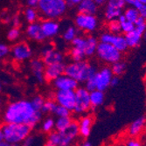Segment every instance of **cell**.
Segmentation results:
<instances>
[{
	"mask_svg": "<svg viewBox=\"0 0 146 146\" xmlns=\"http://www.w3.org/2000/svg\"><path fill=\"white\" fill-rule=\"evenodd\" d=\"M79 123V133L84 137H88L90 135L91 127L93 124V118L90 115L84 116L81 119Z\"/></svg>",
	"mask_w": 146,
	"mask_h": 146,
	"instance_id": "ac0fdd59",
	"label": "cell"
},
{
	"mask_svg": "<svg viewBox=\"0 0 146 146\" xmlns=\"http://www.w3.org/2000/svg\"><path fill=\"white\" fill-rule=\"evenodd\" d=\"M54 87L58 90H74L75 91L78 88V82L75 80L63 74L57 78L54 82Z\"/></svg>",
	"mask_w": 146,
	"mask_h": 146,
	"instance_id": "4fadbf2b",
	"label": "cell"
},
{
	"mask_svg": "<svg viewBox=\"0 0 146 146\" xmlns=\"http://www.w3.org/2000/svg\"><path fill=\"white\" fill-rule=\"evenodd\" d=\"M56 106H57V103L54 101H52V100L45 101L41 112L42 113H54L56 109Z\"/></svg>",
	"mask_w": 146,
	"mask_h": 146,
	"instance_id": "4dcf8cb0",
	"label": "cell"
},
{
	"mask_svg": "<svg viewBox=\"0 0 146 146\" xmlns=\"http://www.w3.org/2000/svg\"><path fill=\"white\" fill-rule=\"evenodd\" d=\"M55 127V122L52 118H46L42 123V129L44 132H52V129Z\"/></svg>",
	"mask_w": 146,
	"mask_h": 146,
	"instance_id": "d590c367",
	"label": "cell"
},
{
	"mask_svg": "<svg viewBox=\"0 0 146 146\" xmlns=\"http://www.w3.org/2000/svg\"><path fill=\"white\" fill-rule=\"evenodd\" d=\"M110 45H112L114 47H115L120 52L126 51L128 48V46H127V43L125 41L124 37L120 36V35H114L113 34Z\"/></svg>",
	"mask_w": 146,
	"mask_h": 146,
	"instance_id": "cb8c5ba5",
	"label": "cell"
},
{
	"mask_svg": "<svg viewBox=\"0 0 146 146\" xmlns=\"http://www.w3.org/2000/svg\"><path fill=\"white\" fill-rule=\"evenodd\" d=\"M95 3H96V5L98 6V5H103V4L105 3V1H104V0H95Z\"/></svg>",
	"mask_w": 146,
	"mask_h": 146,
	"instance_id": "11a10c76",
	"label": "cell"
},
{
	"mask_svg": "<svg viewBox=\"0 0 146 146\" xmlns=\"http://www.w3.org/2000/svg\"><path fill=\"white\" fill-rule=\"evenodd\" d=\"M25 18L28 23H35L38 18V12L34 8L27 7L25 10Z\"/></svg>",
	"mask_w": 146,
	"mask_h": 146,
	"instance_id": "4316f807",
	"label": "cell"
},
{
	"mask_svg": "<svg viewBox=\"0 0 146 146\" xmlns=\"http://www.w3.org/2000/svg\"><path fill=\"white\" fill-rule=\"evenodd\" d=\"M135 25V27H137V26H140V25H146V19L142 18V17H138V19L136 20V22L134 23Z\"/></svg>",
	"mask_w": 146,
	"mask_h": 146,
	"instance_id": "c3c4849f",
	"label": "cell"
},
{
	"mask_svg": "<svg viewBox=\"0 0 146 146\" xmlns=\"http://www.w3.org/2000/svg\"><path fill=\"white\" fill-rule=\"evenodd\" d=\"M75 25L79 29L92 32L97 27V19L93 15L79 14L75 17Z\"/></svg>",
	"mask_w": 146,
	"mask_h": 146,
	"instance_id": "30bf717a",
	"label": "cell"
},
{
	"mask_svg": "<svg viewBox=\"0 0 146 146\" xmlns=\"http://www.w3.org/2000/svg\"><path fill=\"white\" fill-rule=\"evenodd\" d=\"M4 141V134H3V131L2 129L0 128V143Z\"/></svg>",
	"mask_w": 146,
	"mask_h": 146,
	"instance_id": "9f6ffc18",
	"label": "cell"
},
{
	"mask_svg": "<svg viewBox=\"0 0 146 146\" xmlns=\"http://www.w3.org/2000/svg\"><path fill=\"white\" fill-rule=\"evenodd\" d=\"M19 34H20L19 30L18 28H16V27H13L8 32L7 38L9 39L10 41H13V40H15V39H17L19 37Z\"/></svg>",
	"mask_w": 146,
	"mask_h": 146,
	"instance_id": "ab89813d",
	"label": "cell"
},
{
	"mask_svg": "<svg viewBox=\"0 0 146 146\" xmlns=\"http://www.w3.org/2000/svg\"><path fill=\"white\" fill-rule=\"evenodd\" d=\"M33 144V137L31 136L26 137L22 143V146H32Z\"/></svg>",
	"mask_w": 146,
	"mask_h": 146,
	"instance_id": "f6af8a7d",
	"label": "cell"
},
{
	"mask_svg": "<svg viewBox=\"0 0 146 146\" xmlns=\"http://www.w3.org/2000/svg\"><path fill=\"white\" fill-rule=\"evenodd\" d=\"M4 134V141L11 143L19 144L30 136L32 128L25 124L5 123L2 127Z\"/></svg>",
	"mask_w": 146,
	"mask_h": 146,
	"instance_id": "3957f363",
	"label": "cell"
},
{
	"mask_svg": "<svg viewBox=\"0 0 146 146\" xmlns=\"http://www.w3.org/2000/svg\"><path fill=\"white\" fill-rule=\"evenodd\" d=\"M73 46L75 48H79L84 51L85 52V46H86V38H82V37H76L74 40L72 41Z\"/></svg>",
	"mask_w": 146,
	"mask_h": 146,
	"instance_id": "74e56055",
	"label": "cell"
},
{
	"mask_svg": "<svg viewBox=\"0 0 146 146\" xmlns=\"http://www.w3.org/2000/svg\"><path fill=\"white\" fill-rule=\"evenodd\" d=\"M112 75L113 74L110 68H103L101 71L97 72L93 77L96 82V90L103 92L107 89L110 86Z\"/></svg>",
	"mask_w": 146,
	"mask_h": 146,
	"instance_id": "ba28073f",
	"label": "cell"
},
{
	"mask_svg": "<svg viewBox=\"0 0 146 146\" xmlns=\"http://www.w3.org/2000/svg\"><path fill=\"white\" fill-rule=\"evenodd\" d=\"M127 146H141V143L136 140H129L127 143Z\"/></svg>",
	"mask_w": 146,
	"mask_h": 146,
	"instance_id": "f907efd6",
	"label": "cell"
},
{
	"mask_svg": "<svg viewBox=\"0 0 146 146\" xmlns=\"http://www.w3.org/2000/svg\"><path fill=\"white\" fill-rule=\"evenodd\" d=\"M145 123H146V118L144 116H141V117L137 118V120H135L130 124V126L129 128V134L131 137H135V136L138 135L143 130V129L145 125Z\"/></svg>",
	"mask_w": 146,
	"mask_h": 146,
	"instance_id": "44dd1931",
	"label": "cell"
},
{
	"mask_svg": "<svg viewBox=\"0 0 146 146\" xmlns=\"http://www.w3.org/2000/svg\"><path fill=\"white\" fill-rule=\"evenodd\" d=\"M140 2H141V4H143V5H146V0H140Z\"/></svg>",
	"mask_w": 146,
	"mask_h": 146,
	"instance_id": "91938a15",
	"label": "cell"
},
{
	"mask_svg": "<svg viewBox=\"0 0 146 146\" xmlns=\"http://www.w3.org/2000/svg\"><path fill=\"white\" fill-rule=\"evenodd\" d=\"M65 68H66V65L63 62L46 66L45 71H44L45 80L48 82H51V81L54 82L57 78L64 74Z\"/></svg>",
	"mask_w": 146,
	"mask_h": 146,
	"instance_id": "7c38bea8",
	"label": "cell"
},
{
	"mask_svg": "<svg viewBox=\"0 0 146 146\" xmlns=\"http://www.w3.org/2000/svg\"><path fill=\"white\" fill-rule=\"evenodd\" d=\"M119 83V78L117 76H113L110 82V86L111 87H115Z\"/></svg>",
	"mask_w": 146,
	"mask_h": 146,
	"instance_id": "681fc988",
	"label": "cell"
},
{
	"mask_svg": "<svg viewBox=\"0 0 146 146\" xmlns=\"http://www.w3.org/2000/svg\"><path fill=\"white\" fill-rule=\"evenodd\" d=\"M47 142L54 146H58L60 142V135L58 131H52L47 137Z\"/></svg>",
	"mask_w": 146,
	"mask_h": 146,
	"instance_id": "1f68e13d",
	"label": "cell"
},
{
	"mask_svg": "<svg viewBox=\"0 0 146 146\" xmlns=\"http://www.w3.org/2000/svg\"><path fill=\"white\" fill-rule=\"evenodd\" d=\"M141 38H142V36L139 35L135 30L129 33L125 34V36H124L128 47H137L140 44Z\"/></svg>",
	"mask_w": 146,
	"mask_h": 146,
	"instance_id": "603a6c76",
	"label": "cell"
},
{
	"mask_svg": "<svg viewBox=\"0 0 146 146\" xmlns=\"http://www.w3.org/2000/svg\"><path fill=\"white\" fill-rule=\"evenodd\" d=\"M41 29L46 38H52L56 36L60 32V25L51 19H46L40 23Z\"/></svg>",
	"mask_w": 146,
	"mask_h": 146,
	"instance_id": "9a60e30c",
	"label": "cell"
},
{
	"mask_svg": "<svg viewBox=\"0 0 146 146\" xmlns=\"http://www.w3.org/2000/svg\"><path fill=\"white\" fill-rule=\"evenodd\" d=\"M96 54L99 58L108 63H116L121 60V52L110 44L100 43L97 46Z\"/></svg>",
	"mask_w": 146,
	"mask_h": 146,
	"instance_id": "5b68a950",
	"label": "cell"
},
{
	"mask_svg": "<svg viewBox=\"0 0 146 146\" xmlns=\"http://www.w3.org/2000/svg\"><path fill=\"white\" fill-rule=\"evenodd\" d=\"M104 101V94L102 91L95 90L93 92H90V103L91 107H98L102 105Z\"/></svg>",
	"mask_w": 146,
	"mask_h": 146,
	"instance_id": "d4e9b609",
	"label": "cell"
},
{
	"mask_svg": "<svg viewBox=\"0 0 146 146\" xmlns=\"http://www.w3.org/2000/svg\"><path fill=\"white\" fill-rule=\"evenodd\" d=\"M0 146H19L18 144H11V143H9L5 141H3L0 143Z\"/></svg>",
	"mask_w": 146,
	"mask_h": 146,
	"instance_id": "f5cc1de1",
	"label": "cell"
},
{
	"mask_svg": "<svg viewBox=\"0 0 146 146\" xmlns=\"http://www.w3.org/2000/svg\"><path fill=\"white\" fill-rule=\"evenodd\" d=\"M126 68V66L123 62H116V63H114L112 68H111V71H112V74H115V75H121L122 74H123L124 70Z\"/></svg>",
	"mask_w": 146,
	"mask_h": 146,
	"instance_id": "d6a6232c",
	"label": "cell"
},
{
	"mask_svg": "<svg viewBox=\"0 0 146 146\" xmlns=\"http://www.w3.org/2000/svg\"><path fill=\"white\" fill-rule=\"evenodd\" d=\"M79 134V123L73 121L67 129L60 132V142L58 146H69Z\"/></svg>",
	"mask_w": 146,
	"mask_h": 146,
	"instance_id": "9c48e42d",
	"label": "cell"
},
{
	"mask_svg": "<svg viewBox=\"0 0 146 146\" xmlns=\"http://www.w3.org/2000/svg\"><path fill=\"white\" fill-rule=\"evenodd\" d=\"M137 11L139 13V16L145 19H146V5H142L138 9Z\"/></svg>",
	"mask_w": 146,
	"mask_h": 146,
	"instance_id": "7bdbcfd3",
	"label": "cell"
},
{
	"mask_svg": "<svg viewBox=\"0 0 146 146\" xmlns=\"http://www.w3.org/2000/svg\"><path fill=\"white\" fill-rule=\"evenodd\" d=\"M42 112L36 110L29 101L20 100L8 105L4 114L5 123H18L35 126L41 120Z\"/></svg>",
	"mask_w": 146,
	"mask_h": 146,
	"instance_id": "6da1fadb",
	"label": "cell"
},
{
	"mask_svg": "<svg viewBox=\"0 0 146 146\" xmlns=\"http://www.w3.org/2000/svg\"><path fill=\"white\" fill-rule=\"evenodd\" d=\"M81 146H92V145H91V143H88V142H86V143H84L83 144H82Z\"/></svg>",
	"mask_w": 146,
	"mask_h": 146,
	"instance_id": "6f0895ef",
	"label": "cell"
},
{
	"mask_svg": "<svg viewBox=\"0 0 146 146\" xmlns=\"http://www.w3.org/2000/svg\"><path fill=\"white\" fill-rule=\"evenodd\" d=\"M31 103L33 105V107L38 110V111H41L42 108H43V105L45 103V100L42 96H35L32 101H31Z\"/></svg>",
	"mask_w": 146,
	"mask_h": 146,
	"instance_id": "836d02e7",
	"label": "cell"
},
{
	"mask_svg": "<svg viewBox=\"0 0 146 146\" xmlns=\"http://www.w3.org/2000/svg\"><path fill=\"white\" fill-rule=\"evenodd\" d=\"M90 108V93L85 88H78L75 90V107L74 111L77 114H82Z\"/></svg>",
	"mask_w": 146,
	"mask_h": 146,
	"instance_id": "8992f818",
	"label": "cell"
},
{
	"mask_svg": "<svg viewBox=\"0 0 146 146\" xmlns=\"http://www.w3.org/2000/svg\"><path fill=\"white\" fill-rule=\"evenodd\" d=\"M135 31L139 35L142 36L146 32V25H140V26H137V27H135Z\"/></svg>",
	"mask_w": 146,
	"mask_h": 146,
	"instance_id": "bcb514c9",
	"label": "cell"
},
{
	"mask_svg": "<svg viewBox=\"0 0 146 146\" xmlns=\"http://www.w3.org/2000/svg\"><path fill=\"white\" fill-rule=\"evenodd\" d=\"M72 119L70 116L68 117H59L55 122V129L58 132H60L67 129L72 123Z\"/></svg>",
	"mask_w": 146,
	"mask_h": 146,
	"instance_id": "484cf974",
	"label": "cell"
},
{
	"mask_svg": "<svg viewBox=\"0 0 146 146\" xmlns=\"http://www.w3.org/2000/svg\"><path fill=\"white\" fill-rule=\"evenodd\" d=\"M30 67L32 72L37 80V82L39 83H43L45 77H44V71H45V64L42 60L39 59H33L31 60Z\"/></svg>",
	"mask_w": 146,
	"mask_h": 146,
	"instance_id": "5bb4252c",
	"label": "cell"
},
{
	"mask_svg": "<svg viewBox=\"0 0 146 146\" xmlns=\"http://www.w3.org/2000/svg\"><path fill=\"white\" fill-rule=\"evenodd\" d=\"M44 146H54V145H52V144H51L50 143H48V142H46V143H45V145Z\"/></svg>",
	"mask_w": 146,
	"mask_h": 146,
	"instance_id": "680465c9",
	"label": "cell"
},
{
	"mask_svg": "<svg viewBox=\"0 0 146 146\" xmlns=\"http://www.w3.org/2000/svg\"><path fill=\"white\" fill-rule=\"evenodd\" d=\"M122 15V9L118 8L115 4L113 0H110L107 5V8H106L105 11V17L108 20L111 21L115 19H118Z\"/></svg>",
	"mask_w": 146,
	"mask_h": 146,
	"instance_id": "d6986e66",
	"label": "cell"
},
{
	"mask_svg": "<svg viewBox=\"0 0 146 146\" xmlns=\"http://www.w3.org/2000/svg\"><path fill=\"white\" fill-rule=\"evenodd\" d=\"M32 50L30 46L25 43H19L11 49V56L15 60L23 61L32 57Z\"/></svg>",
	"mask_w": 146,
	"mask_h": 146,
	"instance_id": "8fae6325",
	"label": "cell"
},
{
	"mask_svg": "<svg viewBox=\"0 0 146 146\" xmlns=\"http://www.w3.org/2000/svg\"><path fill=\"white\" fill-rule=\"evenodd\" d=\"M108 27L110 33H118L122 31L121 28V24L119 23V21L117 19H114L109 22L108 24Z\"/></svg>",
	"mask_w": 146,
	"mask_h": 146,
	"instance_id": "e575fe53",
	"label": "cell"
},
{
	"mask_svg": "<svg viewBox=\"0 0 146 146\" xmlns=\"http://www.w3.org/2000/svg\"><path fill=\"white\" fill-rule=\"evenodd\" d=\"M10 52V48L8 46L0 43V59L5 57L6 55L9 54Z\"/></svg>",
	"mask_w": 146,
	"mask_h": 146,
	"instance_id": "60d3db41",
	"label": "cell"
},
{
	"mask_svg": "<svg viewBox=\"0 0 146 146\" xmlns=\"http://www.w3.org/2000/svg\"><path fill=\"white\" fill-rule=\"evenodd\" d=\"M12 22H13V25H14L15 27H16V28H18V26H19V24H20L19 18H18V17H15L14 19H13Z\"/></svg>",
	"mask_w": 146,
	"mask_h": 146,
	"instance_id": "816d5d0a",
	"label": "cell"
},
{
	"mask_svg": "<svg viewBox=\"0 0 146 146\" xmlns=\"http://www.w3.org/2000/svg\"><path fill=\"white\" fill-rule=\"evenodd\" d=\"M55 102L69 111H73L75 107V91L57 90L55 93Z\"/></svg>",
	"mask_w": 146,
	"mask_h": 146,
	"instance_id": "52a82bcc",
	"label": "cell"
},
{
	"mask_svg": "<svg viewBox=\"0 0 146 146\" xmlns=\"http://www.w3.org/2000/svg\"><path fill=\"white\" fill-rule=\"evenodd\" d=\"M38 8L47 19H55L66 12L68 6L65 0H38Z\"/></svg>",
	"mask_w": 146,
	"mask_h": 146,
	"instance_id": "277c9868",
	"label": "cell"
},
{
	"mask_svg": "<svg viewBox=\"0 0 146 146\" xmlns=\"http://www.w3.org/2000/svg\"><path fill=\"white\" fill-rule=\"evenodd\" d=\"M54 50V47H52L51 45H46V46H45L42 49H41V55H42V57H44V56H46V54H48L49 52H51V51H52Z\"/></svg>",
	"mask_w": 146,
	"mask_h": 146,
	"instance_id": "b9f144b4",
	"label": "cell"
},
{
	"mask_svg": "<svg viewBox=\"0 0 146 146\" xmlns=\"http://www.w3.org/2000/svg\"><path fill=\"white\" fill-rule=\"evenodd\" d=\"M117 20L119 21V23H120V24H121V23L124 22V21L126 20V19H125L124 15H123V14H122V15H121L120 17H119V18H118V19H117Z\"/></svg>",
	"mask_w": 146,
	"mask_h": 146,
	"instance_id": "db71d44e",
	"label": "cell"
},
{
	"mask_svg": "<svg viewBox=\"0 0 146 146\" xmlns=\"http://www.w3.org/2000/svg\"><path fill=\"white\" fill-rule=\"evenodd\" d=\"M70 112L71 111H69L68 109H66V108L62 107V106L57 104L56 109H55V110H54V113L59 118V117H68V116H70Z\"/></svg>",
	"mask_w": 146,
	"mask_h": 146,
	"instance_id": "8d00e7d4",
	"label": "cell"
},
{
	"mask_svg": "<svg viewBox=\"0 0 146 146\" xmlns=\"http://www.w3.org/2000/svg\"><path fill=\"white\" fill-rule=\"evenodd\" d=\"M85 52L83 50L73 47L71 50V57L74 60V62H80V61H83L85 58Z\"/></svg>",
	"mask_w": 146,
	"mask_h": 146,
	"instance_id": "f546056e",
	"label": "cell"
},
{
	"mask_svg": "<svg viewBox=\"0 0 146 146\" xmlns=\"http://www.w3.org/2000/svg\"><path fill=\"white\" fill-rule=\"evenodd\" d=\"M2 90V83H1V82H0V91Z\"/></svg>",
	"mask_w": 146,
	"mask_h": 146,
	"instance_id": "94428289",
	"label": "cell"
},
{
	"mask_svg": "<svg viewBox=\"0 0 146 146\" xmlns=\"http://www.w3.org/2000/svg\"><path fill=\"white\" fill-rule=\"evenodd\" d=\"M77 9L81 14L94 16L97 11V5L93 0H82L77 6Z\"/></svg>",
	"mask_w": 146,
	"mask_h": 146,
	"instance_id": "e0dca14e",
	"label": "cell"
},
{
	"mask_svg": "<svg viewBox=\"0 0 146 146\" xmlns=\"http://www.w3.org/2000/svg\"><path fill=\"white\" fill-rule=\"evenodd\" d=\"M121 28H122V31L127 34L135 30V25L129 21L125 20L124 22L121 23Z\"/></svg>",
	"mask_w": 146,
	"mask_h": 146,
	"instance_id": "f35d334b",
	"label": "cell"
},
{
	"mask_svg": "<svg viewBox=\"0 0 146 146\" xmlns=\"http://www.w3.org/2000/svg\"><path fill=\"white\" fill-rule=\"evenodd\" d=\"M0 104H1V99H0Z\"/></svg>",
	"mask_w": 146,
	"mask_h": 146,
	"instance_id": "6125c7cd",
	"label": "cell"
},
{
	"mask_svg": "<svg viewBox=\"0 0 146 146\" xmlns=\"http://www.w3.org/2000/svg\"><path fill=\"white\" fill-rule=\"evenodd\" d=\"M42 60H43L45 66L54 65V64H57V63H62L63 54L60 52L54 49L52 51H51L48 54L44 56Z\"/></svg>",
	"mask_w": 146,
	"mask_h": 146,
	"instance_id": "ffe728a7",
	"label": "cell"
},
{
	"mask_svg": "<svg viewBox=\"0 0 146 146\" xmlns=\"http://www.w3.org/2000/svg\"><path fill=\"white\" fill-rule=\"evenodd\" d=\"M26 5L30 8L35 9L38 5V0H28V1H26Z\"/></svg>",
	"mask_w": 146,
	"mask_h": 146,
	"instance_id": "7dc6e473",
	"label": "cell"
},
{
	"mask_svg": "<svg viewBox=\"0 0 146 146\" xmlns=\"http://www.w3.org/2000/svg\"><path fill=\"white\" fill-rule=\"evenodd\" d=\"M123 15H124L127 21H129V22L134 24L136 22V20L139 17V13H138L137 9L131 7V8H129V9L126 10V11H125V13Z\"/></svg>",
	"mask_w": 146,
	"mask_h": 146,
	"instance_id": "f1b7e54d",
	"label": "cell"
},
{
	"mask_svg": "<svg viewBox=\"0 0 146 146\" xmlns=\"http://www.w3.org/2000/svg\"><path fill=\"white\" fill-rule=\"evenodd\" d=\"M98 46L97 39L93 37H88L86 38V46H85V55L86 56H92L96 52Z\"/></svg>",
	"mask_w": 146,
	"mask_h": 146,
	"instance_id": "7402d4cb",
	"label": "cell"
},
{
	"mask_svg": "<svg viewBox=\"0 0 146 146\" xmlns=\"http://www.w3.org/2000/svg\"><path fill=\"white\" fill-rule=\"evenodd\" d=\"M77 37V29L74 26H69L63 33V38L65 41L72 42Z\"/></svg>",
	"mask_w": 146,
	"mask_h": 146,
	"instance_id": "83f0119b",
	"label": "cell"
},
{
	"mask_svg": "<svg viewBox=\"0 0 146 146\" xmlns=\"http://www.w3.org/2000/svg\"><path fill=\"white\" fill-rule=\"evenodd\" d=\"M82 0H67L66 1V4H67L68 7H74V6H78L79 4L81 3Z\"/></svg>",
	"mask_w": 146,
	"mask_h": 146,
	"instance_id": "ee69618b",
	"label": "cell"
},
{
	"mask_svg": "<svg viewBox=\"0 0 146 146\" xmlns=\"http://www.w3.org/2000/svg\"><path fill=\"white\" fill-rule=\"evenodd\" d=\"M96 73L97 71L96 67L89 65L86 61H80L73 62L66 66L64 74L75 80L79 83L82 82H86L88 80L92 78Z\"/></svg>",
	"mask_w": 146,
	"mask_h": 146,
	"instance_id": "7a4b0ae2",
	"label": "cell"
},
{
	"mask_svg": "<svg viewBox=\"0 0 146 146\" xmlns=\"http://www.w3.org/2000/svg\"><path fill=\"white\" fill-rule=\"evenodd\" d=\"M26 34L28 35L29 38L36 41H42L46 38L41 29L40 23H37V22L30 24L28 25L27 29H26Z\"/></svg>",
	"mask_w": 146,
	"mask_h": 146,
	"instance_id": "2e32d148",
	"label": "cell"
}]
</instances>
